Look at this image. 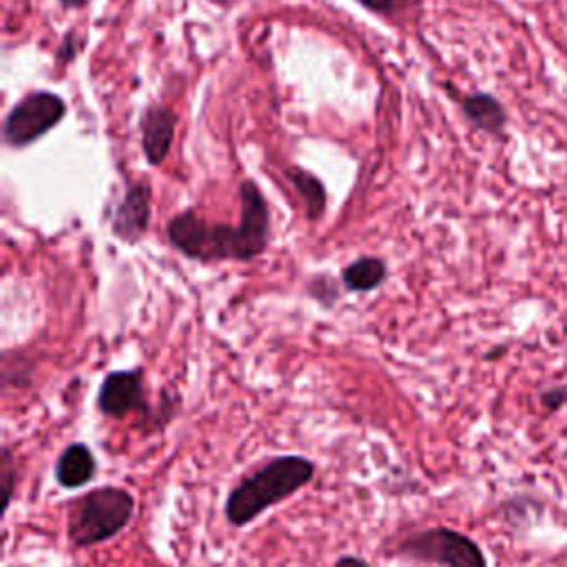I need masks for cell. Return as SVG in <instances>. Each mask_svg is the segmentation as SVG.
<instances>
[{"mask_svg":"<svg viewBox=\"0 0 567 567\" xmlns=\"http://www.w3.org/2000/svg\"><path fill=\"white\" fill-rule=\"evenodd\" d=\"M97 410L111 419H124L128 414L151 419V405L144 396L142 368L109 372L97 390Z\"/></svg>","mask_w":567,"mask_h":567,"instance_id":"cell-6","label":"cell"},{"mask_svg":"<svg viewBox=\"0 0 567 567\" xmlns=\"http://www.w3.org/2000/svg\"><path fill=\"white\" fill-rule=\"evenodd\" d=\"M363 7L372 9V11H379V13H390L394 11L403 0H359Z\"/></svg>","mask_w":567,"mask_h":567,"instance_id":"cell-16","label":"cell"},{"mask_svg":"<svg viewBox=\"0 0 567 567\" xmlns=\"http://www.w3.org/2000/svg\"><path fill=\"white\" fill-rule=\"evenodd\" d=\"M0 483L4 489V498H2V509L7 512L11 501H13V489H16V465H13V452L9 445L2 447V456H0Z\"/></svg>","mask_w":567,"mask_h":567,"instance_id":"cell-14","label":"cell"},{"mask_svg":"<svg viewBox=\"0 0 567 567\" xmlns=\"http://www.w3.org/2000/svg\"><path fill=\"white\" fill-rule=\"evenodd\" d=\"M64 115V102L53 93H33L24 97L7 117L4 137L11 146H24L51 131Z\"/></svg>","mask_w":567,"mask_h":567,"instance_id":"cell-5","label":"cell"},{"mask_svg":"<svg viewBox=\"0 0 567 567\" xmlns=\"http://www.w3.org/2000/svg\"><path fill=\"white\" fill-rule=\"evenodd\" d=\"M151 221V190L146 184H133L128 186L124 199L120 202L111 228L115 237H120L126 244H135L142 239V235L148 230Z\"/></svg>","mask_w":567,"mask_h":567,"instance_id":"cell-8","label":"cell"},{"mask_svg":"<svg viewBox=\"0 0 567 567\" xmlns=\"http://www.w3.org/2000/svg\"><path fill=\"white\" fill-rule=\"evenodd\" d=\"M64 7H84L86 0H60Z\"/></svg>","mask_w":567,"mask_h":567,"instance_id":"cell-18","label":"cell"},{"mask_svg":"<svg viewBox=\"0 0 567 567\" xmlns=\"http://www.w3.org/2000/svg\"><path fill=\"white\" fill-rule=\"evenodd\" d=\"M95 456L86 443H69L55 461V481L66 489L82 487L95 476Z\"/></svg>","mask_w":567,"mask_h":567,"instance_id":"cell-9","label":"cell"},{"mask_svg":"<svg viewBox=\"0 0 567 567\" xmlns=\"http://www.w3.org/2000/svg\"><path fill=\"white\" fill-rule=\"evenodd\" d=\"M237 226L241 233L244 261L259 257L268 248L270 213H268V204L255 182L241 184V219Z\"/></svg>","mask_w":567,"mask_h":567,"instance_id":"cell-7","label":"cell"},{"mask_svg":"<svg viewBox=\"0 0 567 567\" xmlns=\"http://www.w3.org/2000/svg\"><path fill=\"white\" fill-rule=\"evenodd\" d=\"M166 237L184 257L197 261H244L239 226L208 224L193 210H184L166 224Z\"/></svg>","mask_w":567,"mask_h":567,"instance_id":"cell-3","label":"cell"},{"mask_svg":"<svg viewBox=\"0 0 567 567\" xmlns=\"http://www.w3.org/2000/svg\"><path fill=\"white\" fill-rule=\"evenodd\" d=\"M388 277V266L379 257H359L341 270V284L350 292L377 290Z\"/></svg>","mask_w":567,"mask_h":567,"instance_id":"cell-11","label":"cell"},{"mask_svg":"<svg viewBox=\"0 0 567 567\" xmlns=\"http://www.w3.org/2000/svg\"><path fill=\"white\" fill-rule=\"evenodd\" d=\"M332 567H370V565L363 558H359V556L346 554V556H339Z\"/></svg>","mask_w":567,"mask_h":567,"instance_id":"cell-17","label":"cell"},{"mask_svg":"<svg viewBox=\"0 0 567 567\" xmlns=\"http://www.w3.org/2000/svg\"><path fill=\"white\" fill-rule=\"evenodd\" d=\"M288 177L295 184L297 193L303 197V206H306V217L308 219H319L326 210V188L323 184L310 175L308 171L301 168H288Z\"/></svg>","mask_w":567,"mask_h":567,"instance_id":"cell-13","label":"cell"},{"mask_svg":"<svg viewBox=\"0 0 567 567\" xmlns=\"http://www.w3.org/2000/svg\"><path fill=\"white\" fill-rule=\"evenodd\" d=\"M317 465L299 454H284L266 461L244 476L226 496L224 516L228 525L244 527L268 507L286 501L315 478Z\"/></svg>","mask_w":567,"mask_h":567,"instance_id":"cell-1","label":"cell"},{"mask_svg":"<svg viewBox=\"0 0 567 567\" xmlns=\"http://www.w3.org/2000/svg\"><path fill=\"white\" fill-rule=\"evenodd\" d=\"M135 514V498L126 487L102 485L69 503L66 538L73 547H93L117 536Z\"/></svg>","mask_w":567,"mask_h":567,"instance_id":"cell-2","label":"cell"},{"mask_svg":"<svg viewBox=\"0 0 567 567\" xmlns=\"http://www.w3.org/2000/svg\"><path fill=\"white\" fill-rule=\"evenodd\" d=\"M175 113L164 106H151L142 117V140L144 153L151 164H159L173 142Z\"/></svg>","mask_w":567,"mask_h":567,"instance_id":"cell-10","label":"cell"},{"mask_svg":"<svg viewBox=\"0 0 567 567\" xmlns=\"http://www.w3.org/2000/svg\"><path fill=\"white\" fill-rule=\"evenodd\" d=\"M540 403L551 412L567 408V385H554V388L540 392Z\"/></svg>","mask_w":567,"mask_h":567,"instance_id":"cell-15","label":"cell"},{"mask_svg":"<svg viewBox=\"0 0 567 567\" xmlns=\"http://www.w3.org/2000/svg\"><path fill=\"white\" fill-rule=\"evenodd\" d=\"M463 113L474 126H478L487 133H498L507 122V113H505L503 104L487 93H476V95L465 97Z\"/></svg>","mask_w":567,"mask_h":567,"instance_id":"cell-12","label":"cell"},{"mask_svg":"<svg viewBox=\"0 0 567 567\" xmlns=\"http://www.w3.org/2000/svg\"><path fill=\"white\" fill-rule=\"evenodd\" d=\"M399 556L439 567H487V558L476 540L450 527H427L405 536L396 549Z\"/></svg>","mask_w":567,"mask_h":567,"instance_id":"cell-4","label":"cell"}]
</instances>
